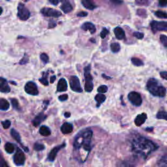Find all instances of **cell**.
Returning a JSON list of instances; mask_svg holds the SVG:
<instances>
[{"label": "cell", "instance_id": "1", "mask_svg": "<svg viewBox=\"0 0 167 167\" xmlns=\"http://www.w3.org/2000/svg\"><path fill=\"white\" fill-rule=\"evenodd\" d=\"M159 148V145L151 140L142 136H136L131 142V151L134 155L145 159L152 153Z\"/></svg>", "mask_w": 167, "mask_h": 167}, {"label": "cell", "instance_id": "2", "mask_svg": "<svg viewBox=\"0 0 167 167\" xmlns=\"http://www.w3.org/2000/svg\"><path fill=\"white\" fill-rule=\"evenodd\" d=\"M93 131L91 129H85L80 131L75 137L73 146L75 150L86 152L88 155L92 149V139Z\"/></svg>", "mask_w": 167, "mask_h": 167}, {"label": "cell", "instance_id": "3", "mask_svg": "<svg viewBox=\"0 0 167 167\" xmlns=\"http://www.w3.org/2000/svg\"><path fill=\"white\" fill-rule=\"evenodd\" d=\"M147 89L153 96L164 97L166 95V88L160 85L155 78H150L148 81Z\"/></svg>", "mask_w": 167, "mask_h": 167}, {"label": "cell", "instance_id": "4", "mask_svg": "<svg viewBox=\"0 0 167 167\" xmlns=\"http://www.w3.org/2000/svg\"><path fill=\"white\" fill-rule=\"evenodd\" d=\"M90 65L84 68V77H85V91L86 92H91L93 88V77L90 73Z\"/></svg>", "mask_w": 167, "mask_h": 167}, {"label": "cell", "instance_id": "5", "mask_svg": "<svg viewBox=\"0 0 167 167\" xmlns=\"http://www.w3.org/2000/svg\"><path fill=\"white\" fill-rule=\"evenodd\" d=\"M18 16L21 20H27L29 16H30V12H29L28 8L24 6V4L19 3L18 6Z\"/></svg>", "mask_w": 167, "mask_h": 167}, {"label": "cell", "instance_id": "6", "mask_svg": "<svg viewBox=\"0 0 167 167\" xmlns=\"http://www.w3.org/2000/svg\"><path fill=\"white\" fill-rule=\"evenodd\" d=\"M128 99L131 103L136 106H139L142 103V99L140 93L136 92H132L128 95Z\"/></svg>", "mask_w": 167, "mask_h": 167}, {"label": "cell", "instance_id": "7", "mask_svg": "<svg viewBox=\"0 0 167 167\" xmlns=\"http://www.w3.org/2000/svg\"><path fill=\"white\" fill-rule=\"evenodd\" d=\"M13 160L15 164L17 166H22L25 162V155L22 149L19 148H16V152L13 157Z\"/></svg>", "mask_w": 167, "mask_h": 167}, {"label": "cell", "instance_id": "8", "mask_svg": "<svg viewBox=\"0 0 167 167\" xmlns=\"http://www.w3.org/2000/svg\"><path fill=\"white\" fill-rule=\"evenodd\" d=\"M69 84L71 89L73 92L77 93L82 92V89L81 88L80 80L76 76H72L69 79Z\"/></svg>", "mask_w": 167, "mask_h": 167}, {"label": "cell", "instance_id": "9", "mask_svg": "<svg viewBox=\"0 0 167 167\" xmlns=\"http://www.w3.org/2000/svg\"><path fill=\"white\" fill-rule=\"evenodd\" d=\"M150 25L153 33L159 31H167V22H158L154 20L151 22Z\"/></svg>", "mask_w": 167, "mask_h": 167}, {"label": "cell", "instance_id": "10", "mask_svg": "<svg viewBox=\"0 0 167 167\" xmlns=\"http://www.w3.org/2000/svg\"><path fill=\"white\" fill-rule=\"evenodd\" d=\"M25 92L29 95H37L38 94V91L37 86L35 82H28L25 85Z\"/></svg>", "mask_w": 167, "mask_h": 167}, {"label": "cell", "instance_id": "11", "mask_svg": "<svg viewBox=\"0 0 167 167\" xmlns=\"http://www.w3.org/2000/svg\"><path fill=\"white\" fill-rule=\"evenodd\" d=\"M41 13L45 16L55 17V18H58L62 16L61 12L51 8H43L41 10Z\"/></svg>", "mask_w": 167, "mask_h": 167}, {"label": "cell", "instance_id": "12", "mask_svg": "<svg viewBox=\"0 0 167 167\" xmlns=\"http://www.w3.org/2000/svg\"><path fill=\"white\" fill-rule=\"evenodd\" d=\"M65 144L64 143L62 145H58V146H55V148H54L52 150L50 151V152L48 154V159H47V160L50 161V162H53L54 161L55 157H56L57 156V154L58 153V152L60 150V149H62V148H65Z\"/></svg>", "mask_w": 167, "mask_h": 167}, {"label": "cell", "instance_id": "13", "mask_svg": "<svg viewBox=\"0 0 167 167\" xmlns=\"http://www.w3.org/2000/svg\"><path fill=\"white\" fill-rule=\"evenodd\" d=\"M11 135L12 136V138H13L16 141H17V142H18L21 145H22V147L24 148V151L25 152H29V149L27 147H25L24 145L22 144V142H21V139H20V136L19 135V133L18 132H17L15 129H12L11 131Z\"/></svg>", "mask_w": 167, "mask_h": 167}, {"label": "cell", "instance_id": "14", "mask_svg": "<svg viewBox=\"0 0 167 167\" xmlns=\"http://www.w3.org/2000/svg\"><path fill=\"white\" fill-rule=\"evenodd\" d=\"M0 91L2 93H9L11 88L8 85L7 81L4 78H0Z\"/></svg>", "mask_w": 167, "mask_h": 167}, {"label": "cell", "instance_id": "15", "mask_svg": "<svg viewBox=\"0 0 167 167\" xmlns=\"http://www.w3.org/2000/svg\"><path fill=\"white\" fill-rule=\"evenodd\" d=\"M147 119V114L145 113H142L139 114L135 119V123L136 126L140 127L144 124Z\"/></svg>", "mask_w": 167, "mask_h": 167}, {"label": "cell", "instance_id": "16", "mask_svg": "<svg viewBox=\"0 0 167 167\" xmlns=\"http://www.w3.org/2000/svg\"><path fill=\"white\" fill-rule=\"evenodd\" d=\"M67 89V83L65 78H61L58 81L57 85V92H65Z\"/></svg>", "mask_w": 167, "mask_h": 167}, {"label": "cell", "instance_id": "17", "mask_svg": "<svg viewBox=\"0 0 167 167\" xmlns=\"http://www.w3.org/2000/svg\"><path fill=\"white\" fill-rule=\"evenodd\" d=\"M73 130V126L70 123H64L61 127V131L63 134H69Z\"/></svg>", "mask_w": 167, "mask_h": 167}, {"label": "cell", "instance_id": "18", "mask_svg": "<svg viewBox=\"0 0 167 167\" xmlns=\"http://www.w3.org/2000/svg\"><path fill=\"white\" fill-rule=\"evenodd\" d=\"M114 34L115 37L119 40H122L125 37V33L123 29L120 27H116L114 29Z\"/></svg>", "mask_w": 167, "mask_h": 167}, {"label": "cell", "instance_id": "19", "mask_svg": "<svg viewBox=\"0 0 167 167\" xmlns=\"http://www.w3.org/2000/svg\"><path fill=\"white\" fill-rule=\"evenodd\" d=\"M46 118V115H45L43 113L41 112L39 114H38L37 116L35 118L33 121V124L35 127H37L42 122H43L45 119Z\"/></svg>", "mask_w": 167, "mask_h": 167}, {"label": "cell", "instance_id": "20", "mask_svg": "<svg viewBox=\"0 0 167 167\" xmlns=\"http://www.w3.org/2000/svg\"><path fill=\"white\" fill-rule=\"evenodd\" d=\"M81 28H82V29H84V31L89 30L92 34H93L94 33L96 32L95 26L91 22H85V23H84V24H82V27H81Z\"/></svg>", "mask_w": 167, "mask_h": 167}, {"label": "cell", "instance_id": "21", "mask_svg": "<svg viewBox=\"0 0 167 167\" xmlns=\"http://www.w3.org/2000/svg\"><path fill=\"white\" fill-rule=\"evenodd\" d=\"M82 4L85 8L89 10H93L97 7L93 0H82Z\"/></svg>", "mask_w": 167, "mask_h": 167}, {"label": "cell", "instance_id": "22", "mask_svg": "<svg viewBox=\"0 0 167 167\" xmlns=\"http://www.w3.org/2000/svg\"><path fill=\"white\" fill-rule=\"evenodd\" d=\"M61 9L63 11V12H65V13H68V12H70L72 11V7L69 2L68 1H65L64 2L62 5Z\"/></svg>", "mask_w": 167, "mask_h": 167}, {"label": "cell", "instance_id": "23", "mask_svg": "<svg viewBox=\"0 0 167 167\" xmlns=\"http://www.w3.org/2000/svg\"><path fill=\"white\" fill-rule=\"evenodd\" d=\"M39 133L42 136H48L50 135L51 131H50V129H49V128L48 127L45 126V125H42V126H41L40 127V129H39Z\"/></svg>", "mask_w": 167, "mask_h": 167}, {"label": "cell", "instance_id": "24", "mask_svg": "<svg viewBox=\"0 0 167 167\" xmlns=\"http://www.w3.org/2000/svg\"><path fill=\"white\" fill-rule=\"evenodd\" d=\"M95 99L97 102V107H99L102 102H105L106 99V96L103 95V94H101V93H99V94H97L95 95Z\"/></svg>", "mask_w": 167, "mask_h": 167}, {"label": "cell", "instance_id": "25", "mask_svg": "<svg viewBox=\"0 0 167 167\" xmlns=\"http://www.w3.org/2000/svg\"><path fill=\"white\" fill-rule=\"evenodd\" d=\"M10 107L9 102H8L6 99L2 98L0 99V109L2 110H7Z\"/></svg>", "mask_w": 167, "mask_h": 167}, {"label": "cell", "instance_id": "26", "mask_svg": "<svg viewBox=\"0 0 167 167\" xmlns=\"http://www.w3.org/2000/svg\"><path fill=\"white\" fill-rule=\"evenodd\" d=\"M5 149L8 153H12L15 149V145L12 143L7 142L5 145Z\"/></svg>", "mask_w": 167, "mask_h": 167}, {"label": "cell", "instance_id": "27", "mask_svg": "<svg viewBox=\"0 0 167 167\" xmlns=\"http://www.w3.org/2000/svg\"><path fill=\"white\" fill-rule=\"evenodd\" d=\"M131 62H132V64L136 67H140V66L144 65L143 62L141 60V59L137 58H132Z\"/></svg>", "mask_w": 167, "mask_h": 167}, {"label": "cell", "instance_id": "28", "mask_svg": "<svg viewBox=\"0 0 167 167\" xmlns=\"http://www.w3.org/2000/svg\"><path fill=\"white\" fill-rule=\"evenodd\" d=\"M157 165L159 166H167V155L162 156L158 161Z\"/></svg>", "mask_w": 167, "mask_h": 167}, {"label": "cell", "instance_id": "29", "mask_svg": "<svg viewBox=\"0 0 167 167\" xmlns=\"http://www.w3.org/2000/svg\"><path fill=\"white\" fill-rule=\"evenodd\" d=\"M156 117L157 119H165V120L167 121V112H165V111H159L157 114Z\"/></svg>", "mask_w": 167, "mask_h": 167}, {"label": "cell", "instance_id": "30", "mask_svg": "<svg viewBox=\"0 0 167 167\" xmlns=\"http://www.w3.org/2000/svg\"><path fill=\"white\" fill-rule=\"evenodd\" d=\"M110 48L113 52L117 53L120 50V45L117 43V42H114V43H112L110 45Z\"/></svg>", "mask_w": 167, "mask_h": 167}, {"label": "cell", "instance_id": "31", "mask_svg": "<svg viewBox=\"0 0 167 167\" xmlns=\"http://www.w3.org/2000/svg\"><path fill=\"white\" fill-rule=\"evenodd\" d=\"M48 72H45L43 73V76H42V78H41L39 79V82H41L42 84L45 85H48V78H47V77H48Z\"/></svg>", "mask_w": 167, "mask_h": 167}, {"label": "cell", "instance_id": "32", "mask_svg": "<svg viewBox=\"0 0 167 167\" xmlns=\"http://www.w3.org/2000/svg\"><path fill=\"white\" fill-rule=\"evenodd\" d=\"M155 15L160 18H167V12L162 11H157L155 12Z\"/></svg>", "mask_w": 167, "mask_h": 167}, {"label": "cell", "instance_id": "33", "mask_svg": "<svg viewBox=\"0 0 167 167\" xmlns=\"http://www.w3.org/2000/svg\"><path fill=\"white\" fill-rule=\"evenodd\" d=\"M11 104H12V107H13V108L16 110H20V108L19 106V103H18V100H17L16 99H11Z\"/></svg>", "mask_w": 167, "mask_h": 167}, {"label": "cell", "instance_id": "34", "mask_svg": "<svg viewBox=\"0 0 167 167\" xmlns=\"http://www.w3.org/2000/svg\"><path fill=\"white\" fill-rule=\"evenodd\" d=\"M34 149H35V151L39 152V151H42L44 150L45 147L43 144H39V143H35V145H34Z\"/></svg>", "mask_w": 167, "mask_h": 167}, {"label": "cell", "instance_id": "35", "mask_svg": "<svg viewBox=\"0 0 167 167\" xmlns=\"http://www.w3.org/2000/svg\"><path fill=\"white\" fill-rule=\"evenodd\" d=\"M136 4L138 5L144 6V5H148L149 0H135Z\"/></svg>", "mask_w": 167, "mask_h": 167}, {"label": "cell", "instance_id": "36", "mask_svg": "<svg viewBox=\"0 0 167 167\" xmlns=\"http://www.w3.org/2000/svg\"><path fill=\"white\" fill-rule=\"evenodd\" d=\"M107 91H108V87L105 85H101V86L98 88L97 89V92L101 93H105L107 92Z\"/></svg>", "mask_w": 167, "mask_h": 167}, {"label": "cell", "instance_id": "37", "mask_svg": "<svg viewBox=\"0 0 167 167\" xmlns=\"http://www.w3.org/2000/svg\"><path fill=\"white\" fill-rule=\"evenodd\" d=\"M160 41L161 43L165 47L167 48V36L165 35H160Z\"/></svg>", "mask_w": 167, "mask_h": 167}, {"label": "cell", "instance_id": "38", "mask_svg": "<svg viewBox=\"0 0 167 167\" xmlns=\"http://www.w3.org/2000/svg\"><path fill=\"white\" fill-rule=\"evenodd\" d=\"M40 57H41V59L42 62H43V63L45 64H46L49 62V58L47 54H46L45 53H42V54H41Z\"/></svg>", "mask_w": 167, "mask_h": 167}, {"label": "cell", "instance_id": "39", "mask_svg": "<svg viewBox=\"0 0 167 167\" xmlns=\"http://www.w3.org/2000/svg\"><path fill=\"white\" fill-rule=\"evenodd\" d=\"M109 33V31L108 30V29H107L106 28H103V29H102V32H101L100 36L102 38H105Z\"/></svg>", "mask_w": 167, "mask_h": 167}, {"label": "cell", "instance_id": "40", "mask_svg": "<svg viewBox=\"0 0 167 167\" xmlns=\"http://www.w3.org/2000/svg\"><path fill=\"white\" fill-rule=\"evenodd\" d=\"M2 124L3 127L4 128V129H8V128H9V127L11 126V122L9 120H5L4 122H2Z\"/></svg>", "mask_w": 167, "mask_h": 167}, {"label": "cell", "instance_id": "41", "mask_svg": "<svg viewBox=\"0 0 167 167\" xmlns=\"http://www.w3.org/2000/svg\"><path fill=\"white\" fill-rule=\"evenodd\" d=\"M133 36L135 37L136 38H138V39H142L144 38V33H140V32H135L133 33Z\"/></svg>", "mask_w": 167, "mask_h": 167}, {"label": "cell", "instance_id": "42", "mask_svg": "<svg viewBox=\"0 0 167 167\" xmlns=\"http://www.w3.org/2000/svg\"><path fill=\"white\" fill-rule=\"evenodd\" d=\"M159 4L161 7H166L167 6V0H159Z\"/></svg>", "mask_w": 167, "mask_h": 167}, {"label": "cell", "instance_id": "43", "mask_svg": "<svg viewBox=\"0 0 167 167\" xmlns=\"http://www.w3.org/2000/svg\"><path fill=\"white\" fill-rule=\"evenodd\" d=\"M68 99V95H66V94H64V95H60L59 97V100L60 101H65L67 100Z\"/></svg>", "mask_w": 167, "mask_h": 167}, {"label": "cell", "instance_id": "44", "mask_svg": "<svg viewBox=\"0 0 167 167\" xmlns=\"http://www.w3.org/2000/svg\"><path fill=\"white\" fill-rule=\"evenodd\" d=\"M160 76L162 78L167 80V71H162L160 72Z\"/></svg>", "mask_w": 167, "mask_h": 167}, {"label": "cell", "instance_id": "45", "mask_svg": "<svg viewBox=\"0 0 167 167\" xmlns=\"http://www.w3.org/2000/svg\"><path fill=\"white\" fill-rule=\"evenodd\" d=\"M48 1H49L51 3L53 4V5H57L59 2H63V1H64V0H48Z\"/></svg>", "mask_w": 167, "mask_h": 167}, {"label": "cell", "instance_id": "46", "mask_svg": "<svg viewBox=\"0 0 167 167\" xmlns=\"http://www.w3.org/2000/svg\"><path fill=\"white\" fill-rule=\"evenodd\" d=\"M25 55H25V56L23 58V59L20 62V64H22H22L26 63L28 62V58L27 56L25 57Z\"/></svg>", "mask_w": 167, "mask_h": 167}, {"label": "cell", "instance_id": "47", "mask_svg": "<svg viewBox=\"0 0 167 167\" xmlns=\"http://www.w3.org/2000/svg\"><path fill=\"white\" fill-rule=\"evenodd\" d=\"M88 15L87 12H80L79 13L77 14V16L80 17H85Z\"/></svg>", "mask_w": 167, "mask_h": 167}, {"label": "cell", "instance_id": "48", "mask_svg": "<svg viewBox=\"0 0 167 167\" xmlns=\"http://www.w3.org/2000/svg\"><path fill=\"white\" fill-rule=\"evenodd\" d=\"M55 78H56V76H52V77H51V78H50V83L51 84H53L55 82V79H56Z\"/></svg>", "mask_w": 167, "mask_h": 167}, {"label": "cell", "instance_id": "49", "mask_svg": "<svg viewBox=\"0 0 167 167\" xmlns=\"http://www.w3.org/2000/svg\"><path fill=\"white\" fill-rule=\"evenodd\" d=\"M55 25H56V24H55V22H51V23H50L49 25H48V28H54V27H55Z\"/></svg>", "mask_w": 167, "mask_h": 167}, {"label": "cell", "instance_id": "50", "mask_svg": "<svg viewBox=\"0 0 167 167\" xmlns=\"http://www.w3.org/2000/svg\"><path fill=\"white\" fill-rule=\"evenodd\" d=\"M112 2L114 3H117V4H121L123 2L122 0H112Z\"/></svg>", "mask_w": 167, "mask_h": 167}, {"label": "cell", "instance_id": "51", "mask_svg": "<svg viewBox=\"0 0 167 167\" xmlns=\"http://www.w3.org/2000/svg\"><path fill=\"white\" fill-rule=\"evenodd\" d=\"M64 115H65V118H69L71 116V113L70 112H65L64 114Z\"/></svg>", "mask_w": 167, "mask_h": 167}, {"label": "cell", "instance_id": "52", "mask_svg": "<svg viewBox=\"0 0 167 167\" xmlns=\"http://www.w3.org/2000/svg\"><path fill=\"white\" fill-rule=\"evenodd\" d=\"M153 129V127H151V128H146V129H145V131H148V132H152Z\"/></svg>", "mask_w": 167, "mask_h": 167}, {"label": "cell", "instance_id": "53", "mask_svg": "<svg viewBox=\"0 0 167 167\" xmlns=\"http://www.w3.org/2000/svg\"><path fill=\"white\" fill-rule=\"evenodd\" d=\"M102 77H104V78H106V79H111L110 77H109V76H106L105 75H102Z\"/></svg>", "mask_w": 167, "mask_h": 167}, {"label": "cell", "instance_id": "54", "mask_svg": "<svg viewBox=\"0 0 167 167\" xmlns=\"http://www.w3.org/2000/svg\"><path fill=\"white\" fill-rule=\"evenodd\" d=\"M23 1H24V2H28V0H23Z\"/></svg>", "mask_w": 167, "mask_h": 167}, {"label": "cell", "instance_id": "55", "mask_svg": "<svg viewBox=\"0 0 167 167\" xmlns=\"http://www.w3.org/2000/svg\"><path fill=\"white\" fill-rule=\"evenodd\" d=\"M7 1H8V0H7Z\"/></svg>", "mask_w": 167, "mask_h": 167}]
</instances>
